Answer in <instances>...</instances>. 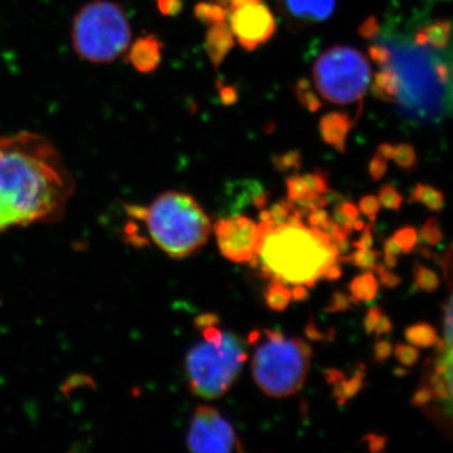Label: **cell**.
Instances as JSON below:
<instances>
[{
    "label": "cell",
    "instance_id": "obj_1",
    "mask_svg": "<svg viewBox=\"0 0 453 453\" xmlns=\"http://www.w3.org/2000/svg\"><path fill=\"white\" fill-rule=\"evenodd\" d=\"M73 188L49 139L28 131L0 136V234L61 219Z\"/></svg>",
    "mask_w": 453,
    "mask_h": 453
},
{
    "label": "cell",
    "instance_id": "obj_2",
    "mask_svg": "<svg viewBox=\"0 0 453 453\" xmlns=\"http://www.w3.org/2000/svg\"><path fill=\"white\" fill-rule=\"evenodd\" d=\"M372 41L369 55L380 68L395 74V103L404 116L431 124L445 120L451 112V50L434 49L416 35H384L380 29Z\"/></svg>",
    "mask_w": 453,
    "mask_h": 453
},
{
    "label": "cell",
    "instance_id": "obj_3",
    "mask_svg": "<svg viewBox=\"0 0 453 453\" xmlns=\"http://www.w3.org/2000/svg\"><path fill=\"white\" fill-rule=\"evenodd\" d=\"M258 228L257 267L268 280L314 288L340 256L324 232L303 223L275 226L261 222Z\"/></svg>",
    "mask_w": 453,
    "mask_h": 453
},
{
    "label": "cell",
    "instance_id": "obj_4",
    "mask_svg": "<svg viewBox=\"0 0 453 453\" xmlns=\"http://www.w3.org/2000/svg\"><path fill=\"white\" fill-rule=\"evenodd\" d=\"M131 219L144 223L151 242L169 257L186 258L210 240L211 219L198 202L186 193L170 190L148 207L127 205Z\"/></svg>",
    "mask_w": 453,
    "mask_h": 453
},
{
    "label": "cell",
    "instance_id": "obj_5",
    "mask_svg": "<svg viewBox=\"0 0 453 453\" xmlns=\"http://www.w3.org/2000/svg\"><path fill=\"white\" fill-rule=\"evenodd\" d=\"M71 40L73 50L85 61L110 64L130 47L129 18L118 3L94 0L74 16Z\"/></svg>",
    "mask_w": 453,
    "mask_h": 453
},
{
    "label": "cell",
    "instance_id": "obj_6",
    "mask_svg": "<svg viewBox=\"0 0 453 453\" xmlns=\"http://www.w3.org/2000/svg\"><path fill=\"white\" fill-rule=\"evenodd\" d=\"M249 354L244 340L234 333H225L219 342H199L186 357V377L193 395L219 399L225 395L240 375Z\"/></svg>",
    "mask_w": 453,
    "mask_h": 453
},
{
    "label": "cell",
    "instance_id": "obj_7",
    "mask_svg": "<svg viewBox=\"0 0 453 453\" xmlns=\"http://www.w3.org/2000/svg\"><path fill=\"white\" fill-rule=\"evenodd\" d=\"M311 357L312 349L303 340L267 339L253 356V380L265 395L273 398L296 395L305 384Z\"/></svg>",
    "mask_w": 453,
    "mask_h": 453
},
{
    "label": "cell",
    "instance_id": "obj_8",
    "mask_svg": "<svg viewBox=\"0 0 453 453\" xmlns=\"http://www.w3.org/2000/svg\"><path fill=\"white\" fill-rule=\"evenodd\" d=\"M316 88L321 96L338 105L362 101L372 80L368 59L349 46L325 50L312 68Z\"/></svg>",
    "mask_w": 453,
    "mask_h": 453
},
{
    "label": "cell",
    "instance_id": "obj_9",
    "mask_svg": "<svg viewBox=\"0 0 453 453\" xmlns=\"http://www.w3.org/2000/svg\"><path fill=\"white\" fill-rule=\"evenodd\" d=\"M187 446L193 453L243 451L242 443L231 423L210 405L196 407L188 432Z\"/></svg>",
    "mask_w": 453,
    "mask_h": 453
},
{
    "label": "cell",
    "instance_id": "obj_10",
    "mask_svg": "<svg viewBox=\"0 0 453 453\" xmlns=\"http://www.w3.org/2000/svg\"><path fill=\"white\" fill-rule=\"evenodd\" d=\"M214 232L219 251L226 259L257 268L261 231L252 219L243 216L220 219L214 225Z\"/></svg>",
    "mask_w": 453,
    "mask_h": 453
},
{
    "label": "cell",
    "instance_id": "obj_11",
    "mask_svg": "<svg viewBox=\"0 0 453 453\" xmlns=\"http://www.w3.org/2000/svg\"><path fill=\"white\" fill-rule=\"evenodd\" d=\"M231 31L244 50H255L273 38L275 18L261 0H251L231 8Z\"/></svg>",
    "mask_w": 453,
    "mask_h": 453
},
{
    "label": "cell",
    "instance_id": "obj_12",
    "mask_svg": "<svg viewBox=\"0 0 453 453\" xmlns=\"http://www.w3.org/2000/svg\"><path fill=\"white\" fill-rule=\"evenodd\" d=\"M336 0H281L286 17L299 23L324 22L333 16Z\"/></svg>",
    "mask_w": 453,
    "mask_h": 453
},
{
    "label": "cell",
    "instance_id": "obj_13",
    "mask_svg": "<svg viewBox=\"0 0 453 453\" xmlns=\"http://www.w3.org/2000/svg\"><path fill=\"white\" fill-rule=\"evenodd\" d=\"M353 127V119L348 113L333 111L326 113L319 124L321 138L339 153H345L349 133Z\"/></svg>",
    "mask_w": 453,
    "mask_h": 453
},
{
    "label": "cell",
    "instance_id": "obj_14",
    "mask_svg": "<svg viewBox=\"0 0 453 453\" xmlns=\"http://www.w3.org/2000/svg\"><path fill=\"white\" fill-rule=\"evenodd\" d=\"M130 61L142 73L154 71L162 61V43L154 35L136 41L131 44Z\"/></svg>",
    "mask_w": 453,
    "mask_h": 453
},
{
    "label": "cell",
    "instance_id": "obj_15",
    "mask_svg": "<svg viewBox=\"0 0 453 453\" xmlns=\"http://www.w3.org/2000/svg\"><path fill=\"white\" fill-rule=\"evenodd\" d=\"M234 35L226 22L211 26L205 40V50L214 67L219 68L229 50L234 47Z\"/></svg>",
    "mask_w": 453,
    "mask_h": 453
},
{
    "label": "cell",
    "instance_id": "obj_16",
    "mask_svg": "<svg viewBox=\"0 0 453 453\" xmlns=\"http://www.w3.org/2000/svg\"><path fill=\"white\" fill-rule=\"evenodd\" d=\"M419 40L426 42L428 46L440 50L449 49L451 40V23L449 20H436L429 23L421 31L416 33Z\"/></svg>",
    "mask_w": 453,
    "mask_h": 453
},
{
    "label": "cell",
    "instance_id": "obj_17",
    "mask_svg": "<svg viewBox=\"0 0 453 453\" xmlns=\"http://www.w3.org/2000/svg\"><path fill=\"white\" fill-rule=\"evenodd\" d=\"M365 365L357 366L353 377L347 380H342L333 386V398L336 399L339 407L347 404L349 399L354 398L365 386Z\"/></svg>",
    "mask_w": 453,
    "mask_h": 453
},
{
    "label": "cell",
    "instance_id": "obj_18",
    "mask_svg": "<svg viewBox=\"0 0 453 453\" xmlns=\"http://www.w3.org/2000/svg\"><path fill=\"white\" fill-rule=\"evenodd\" d=\"M378 288H380V285H378L377 277L372 273V271H366L363 275L357 276L349 285V292L351 296L356 297L360 303L374 300L378 294Z\"/></svg>",
    "mask_w": 453,
    "mask_h": 453
},
{
    "label": "cell",
    "instance_id": "obj_19",
    "mask_svg": "<svg viewBox=\"0 0 453 453\" xmlns=\"http://www.w3.org/2000/svg\"><path fill=\"white\" fill-rule=\"evenodd\" d=\"M265 300L268 308L276 312H283L290 305L291 290L279 280H270L265 291Z\"/></svg>",
    "mask_w": 453,
    "mask_h": 453
},
{
    "label": "cell",
    "instance_id": "obj_20",
    "mask_svg": "<svg viewBox=\"0 0 453 453\" xmlns=\"http://www.w3.org/2000/svg\"><path fill=\"white\" fill-rule=\"evenodd\" d=\"M372 92L380 100L395 103L396 94H398V82H396L395 74L387 68H380V73L374 74Z\"/></svg>",
    "mask_w": 453,
    "mask_h": 453
},
{
    "label": "cell",
    "instance_id": "obj_21",
    "mask_svg": "<svg viewBox=\"0 0 453 453\" xmlns=\"http://www.w3.org/2000/svg\"><path fill=\"white\" fill-rule=\"evenodd\" d=\"M410 203H421L431 211H440L445 205V195L434 187L417 184L410 196Z\"/></svg>",
    "mask_w": 453,
    "mask_h": 453
},
{
    "label": "cell",
    "instance_id": "obj_22",
    "mask_svg": "<svg viewBox=\"0 0 453 453\" xmlns=\"http://www.w3.org/2000/svg\"><path fill=\"white\" fill-rule=\"evenodd\" d=\"M405 339L413 347L431 348L437 344V332L427 323L414 324L405 330Z\"/></svg>",
    "mask_w": 453,
    "mask_h": 453
},
{
    "label": "cell",
    "instance_id": "obj_23",
    "mask_svg": "<svg viewBox=\"0 0 453 453\" xmlns=\"http://www.w3.org/2000/svg\"><path fill=\"white\" fill-rule=\"evenodd\" d=\"M378 258H380V252L372 251L371 249H357V251L351 255L342 256V257L338 256L336 262L350 264L365 271H372L378 264Z\"/></svg>",
    "mask_w": 453,
    "mask_h": 453
},
{
    "label": "cell",
    "instance_id": "obj_24",
    "mask_svg": "<svg viewBox=\"0 0 453 453\" xmlns=\"http://www.w3.org/2000/svg\"><path fill=\"white\" fill-rule=\"evenodd\" d=\"M413 279L416 288L425 292H434L441 285V280L437 273L423 266L419 262L414 264Z\"/></svg>",
    "mask_w": 453,
    "mask_h": 453
},
{
    "label": "cell",
    "instance_id": "obj_25",
    "mask_svg": "<svg viewBox=\"0 0 453 453\" xmlns=\"http://www.w3.org/2000/svg\"><path fill=\"white\" fill-rule=\"evenodd\" d=\"M196 17L205 25H219L226 22V13L225 9L213 3H199L195 9Z\"/></svg>",
    "mask_w": 453,
    "mask_h": 453
},
{
    "label": "cell",
    "instance_id": "obj_26",
    "mask_svg": "<svg viewBox=\"0 0 453 453\" xmlns=\"http://www.w3.org/2000/svg\"><path fill=\"white\" fill-rule=\"evenodd\" d=\"M295 89H296L297 100H299L301 105L305 107L306 110H309V111H319L321 106H323L320 98L316 95L311 83H310L308 80H300Z\"/></svg>",
    "mask_w": 453,
    "mask_h": 453
},
{
    "label": "cell",
    "instance_id": "obj_27",
    "mask_svg": "<svg viewBox=\"0 0 453 453\" xmlns=\"http://www.w3.org/2000/svg\"><path fill=\"white\" fill-rule=\"evenodd\" d=\"M295 213H296V208H295L294 202L288 198L282 199L271 207V222L275 226L288 225Z\"/></svg>",
    "mask_w": 453,
    "mask_h": 453
},
{
    "label": "cell",
    "instance_id": "obj_28",
    "mask_svg": "<svg viewBox=\"0 0 453 453\" xmlns=\"http://www.w3.org/2000/svg\"><path fill=\"white\" fill-rule=\"evenodd\" d=\"M393 160H395L399 168L407 170V172H412V170L417 168V164H418L416 150H414L412 145L407 144V142L395 145Z\"/></svg>",
    "mask_w": 453,
    "mask_h": 453
},
{
    "label": "cell",
    "instance_id": "obj_29",
    "mask_svg": "<svg viewBox=\"0 0 453 453\" xmlns=\"http://www.w3.org/2000/svg\"><path fill=\"white\" fill-rule=\"evenodd\" d=\"M354 306H360V301H357L351 295L345 294V292L335 291L326 308H325V311L329 312V314H336V312L348 311V310L353 309Z\"/></svg>",
    "mask_w": 453,
    "mask_h": 453
},
{
    "label": "cell",
    "instance_id": "obj_30",
    "mask_svg": "<svg viewBox=\"0 0 453 453\" xmlns=\"http://www.w3.org/2000/svg\"><path fill=\"white\" fill-rule=\"evenodd\" d=\"M392 238L398 244L402 253H405V255L412 252L418 243V234L414 226H403V228L398 229Z\"/></svg>",
    "mask_w": 453,
    "mask_h": 453
},
{
    "label": "cell",
    "instance_id": "obj_31",
    "mask_svg": "<svg viewBox=\"0 0 453 453\" xmlns=\"http://www.w3.org/2000/svg\"><path fill=\"white\" fill-rule=\"evenodd\" d=\"M378 199H380V205H383L386 210L395 211L401 210L402 203H403V196L399 195L398 190L392 184H386L380 188Z\"/></svg>",
    "mask_w": 453,
    "mask_h": 453
},
{
    "label": "cell",
    "instance_id": "obj_32",
    "mask_svg": "<svg viewBox=\"0 0 453 453\" xmlns=\"http://www.w3.org/2000/svg\"><path fill=\"white\" fill-rule=\"evenodd\" d=\"M419 241L428 244V246H437L443 240V234L441 231L440 223L437 219H428L425 226H422L421 234L418 235Z\"/></svg>",
    "mask_w": 453,
    "mask_h": 453
},
{
    "label": "cell",
    "instance_id": "obj_33",
    "mask_svg": "<svg viewBox=\"0 0 453 453\" xmlns=\"http://www.w3.org/2000/svg\"><path fill=\"white\" fill-rule=\"evenodd\" d=\"M303 180H305L306 186H308V189L310 193H314V195H324L329 190L327 188V179L326 173L323 172V170H315V172L308 173V174L303 175Z\"/></svg>",
    "mask_w": 453,
    "mask_h": 453
},
{
    "label": "cell",
    "instance_id": "obj_34",
    "mask_svg": "<svg viewBox=\"0 0 453 453\" xmlns=\"http://www.w3.org/2000/svg\"><path fill=\"white\" fill-rule=\"evenodd\" d=\"M395 356L402 365L411 368L418 363L419 350L413 345L398 344L395 348Z\"/></svg>",
    "mask_w": 453,
    "mask_h": 453
},
{
    "label": "cell",
    "instance_id": "obj_35",
    "mask_svg": "<svg viewBox=\"0 0 453 453\" xmlns=\"http://www.w3.org/2000/svg\"><path fill=\"white\" fill-rule=\"evenodd\" d=\"M273 165L280 172H290L301 168V154L299 151H288V153L277 157L273 159Z\"/></svg>",
    "mask_w": 453,
    "mask_h": 453
},
{
    "label": "cell",
    "instance_id": "obj_36",
    "mask_svg": "<svg viewBox=\"0 0 453 453\" xmlns=\"http://www.w3.org/2000/svg\"><path fill=\"white\" fill-rule=\"evenodd\" d=\"M286 187H288V198L290 201H297L309 193L308 186H306L305 180H303V175H291L286 180Z\"/></svg>",
    "mask_w": 453,
    "mask_h": 453
},
{
    "label": "cell",
    "instance_id": "obj_37",
    "mask_svg": "<svg viewBox=\"0 0 453 453\" xmlns=\"http://www.w3.org/2000/svg\"><path fill=\"white\" fill-rule=\"evenodd\" d=\"M380 203L378 196H365L360 199L359 208L365 216L369 217V222L374 223L377 219L378 211H380Z\"/></svg>",
    "mask_w": 453,
    "mask_h": 453
},
{
    "label": "cell",
    "instance_id": "obj_38",
    "mask_svg": "<svg viewBox=\"0 0 453 453\" xmlns=\"http://www.w3.org/2000/svg\"><path fill=\"white\" fill-rule=\"evenodd\" d=\"M387 170H388V160L384 159L380 153L375 154L369 163V175L372 180H381L386 175Z\"/></svg>",
    "mask_w": 453,
    "mask_h": 453
},
{
    "label": "cell",
    "instance_id": "obj_39",
    "mask_svg": "<svg viewBox=\"0 0 453 453\" xmlns=\"http://www.w3.org/2000/svg\"><path fill=\"white\" fill-rule=\"evenodd\" d=\"M372 271L377 273L378 277H380V282L381 285L386 286V288H395L402 282L401 277L395 275V273H390L383 265H375L374 270Z\"/></svg>",
    "mask_w": 453,
    "mask_h": 453
},
{
    "label": "cell",
    "instance_id": "obj_40",
    "mask_svg": "<svg viewBox=\"0 0 453 453\" xmlns=\"http://www.w3.org/2000/svg\"><path fill=\"white\" fill-rule=\"evenodd\" d=\"M365 442L368 443L369 451L372 453H380L386 451L387 443H388V437L383 434H371L363 438Z\"/></svg>",
    "mask_w": 453,
    "mask_h": 453
},
{
    "label": "cell",
    "instance_id": "obj_41",
    "mask_svg": "<svg viewBox=\"0 0 453 453\" xmlns=\"http://www.w3.org/2000/svg\"><path fill=\"white\" fill-rule=\"evenodd\" d=\"M393 353V345L388 340H380L374 345V362L384 363Z\"/></svg>",
    "mask_w": 453,
    "mask_h": 453
},
{
    "label": "cell",
    "instance_id": "obj_42",
    "mask_svg": "<svg viewBox=\"0 0 453 453\" xmlns=\"http://www.w3.org/2000/svg\"><path fill=\"white\" fill-rule=\"evenodd\" d=\"M381 315H383V311H381L380 308H377V306L368 310L365 321H363V326H365L366 335H372V334L374 333L375 326H377Z\"/></svg>",
    "mask_w": 453,
    "mask_h": 453
},
{
    "label": "cell",
    "instance_id": "obj_43",
    "mask_svg": "<svg viewBox=\"0 0 453 453\" xmlns=\"http://www.w3.org/2000/svg\"><path fill=\"white\" fill-rule=\"evenodd\" d=\"M434 392H432V389L429 388L427 384H422L421 388L417 390L416 393H414L413 398H412V404L414 407H423V405H427L428 403H431L432 401H434Z\"/></svg>",
    "mask_w": 453,
    "mask_h": 453
},
{
    "label": "cell",
    "instance_id": "obj_44",
    "mask_svg": "<svg viewBox=\"0 0 453 453\" xmlns=\"http://www.w3.org/2000/svg\"><path fill=\"white\" fill-rule=\"evenodd\" d=\"M333 333V330L327 334L321 332V330L318 329V326H316V324L312 320L310 321L305 327L306 336H308L310 340H312V342H332L334 339Z\"/></svg>",
    "mask_w": 453,
    "mask_h": 453
},
{
    "label": "cell",
    "instance_id": "obj_45",
    "mask_svg": "<svg viewBox=\"0 0 453 453\" xmlns=\"http://www.w3.org/2000/svg\"><path fill=\"white\" fill-rule=\"evenodd\" d=\"M220 323L219 316L213 314V312H208V314H202L196 316L195 320V326L199 332L207 329V327L216 326Z\"/></svg>",
    "mask_w": 453,
    "mask_h": 453
},
{
    "label": "cell",
    "instance_id": "obj_46",
    "mask_svg": "<svg viewBox=\"0 0 453 453\" xmlns=\"http://www.w3.org/2000/svg\"><path fill=\"white\" fill-rule=\"evenodd\" d=\"M372 223L369 222L368 225L365 226V228L362 229V237L359 240L353 242V247L356 249H372V244H374V238H372Z\"/></svg>",
    "mask_w": 453,
    "mask_h": 453
},
{
    "label": "cell",
    "instance_id": "obj_47",
    "mask_svg": "<svg viewBox=\"0 0 453 453\" xmlns=\"http://www.w3.org/2000/svg\"><path fill=\"white\" fill-rule=\"evenodd\" d=\"M306 219H308L310 226H312V228H320V226L324 225V223L330 219V216L324 208H318V210L310 211Z\"/></svg>",
    "mask_w": 453,
    "mask_h": 453
},
{
    "label": "cell",
    "instance_id": "obj_48",
    "mask_svg": "<svg viewBox=\"0 0 453 453\" xmlns=\"http://www.w3.org/2000/svg\"><path fill=\"white\" fill-rule=\"evenodd\" d=\"M378 29H380V23H378L374 17H371L360 26L359 32L366 40L372 41L375 35H377Z\"/></svg>",
    "mask_w": 453,
    "mask_h": 453
},
{
    "label": "cell",
    "instance_id": "obj_49",
    "mask_svg": "<svg viewBox=\"0 0 453 453\" xmlns=\"http://www.w3.org/2000/svg\"><path fill=\"white\" fill-rule=\"evenodd\" d=\"M181 7V0H159L160 12L165 16H177Z\"/></svg>",
    "mask_w": 453,
    "mask_h": 453
},
{
    "label": "cell",
    "instance_id": "obj_50",
    "mask_svg": "<svg viewBox=\"0 0 453 453\" xmlns=\"http://www.w3.org/2000/svg\"><path fill=\"white\" fill-rule=\"evenodd\" d=\"M374 332L375 336H377V338H380V336L384 335V334H389L393 332V324L392 321H390L388 316H380V321H378Z\"/></svg>",
    "mask_w": 453,
    "mask_h": 453
},
{
    "label": "cell",
    "instance_id": "obj_51",
    "mask_svg": "<svg viewBox=\"0 0 453 453\" xmlns=\"http://www.w3.org/2000/svg\"><path fill=\"white\" fill-rule=\"evenodd\" d=\"M220 98L225 105H232L238 100L237 91L232 86H223L219 89Z\"/></svg>",
    "mask_w": 453,
    "mask_h": 453
},
{
    "label": "cell",
    "instance_id": "obj_52",
    "mask_svg": "<svg viewBox=\"0 0 453 453\" xmlns=\"http://www.w3.org/2000/svg\"><path fill=\"white\" fill-rule=\"evenodd\" d=\"M339 204L342 211H344L345 216H347L351 222L354 223L357 219H359L360 211L353 203L342 201Z\"/></svg>",
    "mask_w": 453,
    "mask_h": 453
},
{
    "label": "cell",
    "instance_id": "obj_53",
    "mask_svg": "<svg viewBox=\"0 0 453 453\" xmlns=\"http://www.w3.org/2000/svg\"><path fill=\"white\" fill-rule=\"evenodd\" d=\"M291 297L297 303H301V301L303 303V301L309 299L308 288L303 285H295V288L291 290Z\"/></svg>",
    "mask_w": 453,
    "mask_h": 453
},
{
    "label": "cell",
    "instance_id": "obj_54",
    "mask_svg": "<svg viewBox=\"0 0 453 453\" xmlns=\"http://www.w3.org/2000/svg\"><path fill=\"white\" fill-rule=\"evenodd\" d=\"M342 276V267H340L339 262H335V264H333L332 266L327 268L326 273H325L324 279L327 280V281H335V280H339Z\"/></svg>",
    "mask_w": 453,
    "mask_h": 453
},
{
    "label": "cell",
    "instance_id": "obj_55",
    "mask_svg": "<svg viewBox=\"0 0 453 453\" xmlns=\"http://www.w3.org/2000/svg\"><path fill=\"white\" fill-rule=\"evenodd\" d=\"M384 255L396 256V257L402 255L401 249H399L398 244L395 243L393 238H388V240L384 242Z\"/></svg>",
    "mask_w": 453,
    "mask_h": 453
},
{
    "label": "cell",
    "instance_id": "obj_56",
    "mask_svg": "<svg viewBox=\"0 0 453 453\" xmlns=\"http://www.w3.org/2000/svg\"><path fill=\"white\" fill-rule=\"evenodd\" d=\"M395 145L388 144V142H384V144L380 145L378 148L377 153H380L384 159L393 160V157H395Z\"/></svg>",
    "mask_w": 453,
    "mask_h": 453
},
{
    "label": "cell",
    "instance_id": "obj_57",
    "mask_svg": "<svg viewBox=\"0 0 453 453\" xmlns=\"http://www.w3.org/2000/svg\"><path fill=\"white\" fill-rule=\"evenodd\" d=\"M265 336L268 340H273V342H279V340L285 339V335L281 332H277V330H265Z\"/></svg>",
    "mask_w": 453,
    "mask_h": 453
},
{
    "label": "cell",
    "instance_id": "obj_58",
    "mask_svg": "<svg viewBox=\"0 0 453 453\" xmlns=\"http://www.w3.org/2000/svg\"><path fill=\"white\" fill-rule=\"evenodd\" d=\"M398 265V257L392 255H384V266L395 268Z\"/></svg>",
    "mask_w": 453,
    "mask_h": 453
},
{
    "label": "cell",
    "instance_id": "obj_59",
    "mask_svg": "<svg viewBox=\"0 0 453 453\" xmlns=\"http://www.w3.org/2000/svg\"><path fill=\"white\" fill-rule=\"evenodd\" d=\"M262 334L258 332V330H253L251 334L249 335V339H247V342L251 345L257 344L259 339H261Z\"/></svg>",
    "mask_w": 453,
    "mask_h": 453
},
{
    "label": "cell",
    "instance_id": "obj_60",
    "mask_svg": "<svg viewBox=\"0 0 453 453\" xmlns=\"http://www.w3.org/2000/svg\"><path fill=\"white\" fill-rule=\"evenodd\" d=\"M259 222H271L270 211L261 210L259 211Z\"/></svg>",
    "mask_w": 453,
    "mask_h": 453
},
{
    "label": "cell",
    "instance_id": "obj_61",
    "mask_svg": "<svg viewBox=\"0 0 453 453\" xmlns=\"http://www.w3.org/2000/svg\"><path fill=\"white\" fill-rule=\"evenodd\" d=\"M365 223H363V220L357 219L356 222L353 223L354 231H362L363 228H365Z\"/></svg>",
    "mask_w": 453,
    "mask_h": 453
},
{
    "label": "cell",
    "instance_id": "obj_62",
    "mask_svg": "<svg viewBox=\"0 0 453 453\" xmlns=\"http://www.w3.org/2000/svg\"><path fill=\"white\" fill-rule=\"evenodd\" d=\"M408 371H405L403 368H395L393 371V374L396 375V377H404V375H408Z\"/></svg>",
    "mask_w": 453,
    "mask_h": 453
},
{
    "label": "cell",
    "instance_id": "obj_63",
    "mask_svg": "<svg viewBox=\"0 0 453 453\" xmlns=\"http://www.w3.org/2000/svg\"><path fill=\"white\" fill-rule=\"evenodd\" d=\"M229 3V7H235V5L242 4L244 2H251V0H226Z\"/></svg>",
    "mask_w": 453,
    "mask_h": 453
}]
</instances>
